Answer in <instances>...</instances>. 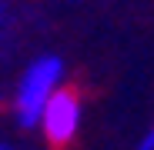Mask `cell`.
I'll return each mask as SVG.
<instances>
[{
  "mask_svg": "<svg viewBox=\"0 0 154 150\" xmlns=\"http://www.w3.org/2000/svg\"><path fill=\"white\" fill-rule=\"evenodd\" d=\"M60 80H64V60L57 54H44L27 63L14 90V117L20 127H37L47 100L64 87Z\"/></svg>",
  "mask_w": 154,
  "mask_h": 150,
  "instance_id": "obj_1",
  "label": "cell"
},
{
  "mask_svg": "<svg viewBox=\"0 0 154 150\" xmlns=\"http://www.w3.org/2000/svg\"><path fill=\"white\" fill-rule=\"evenodd\" d=\"M81 120H84V104H81V93L74 87H60L54 97L47 100V107L37 120V127L44 130V140L54 147V150H64L74 143L77 130H81Z\"/></svg>",
  "mask_w": 154,
  "mask_h": 150,
  "instance_id": "obj_2",
  "label": "cell"
},
{
  "mask_svg": "<svg viewBox=\"0 0 154 150\" xmlns=\"http://www.w3.org/2000/svg\"><path fill=\"white\" fill-rule=\"evenodd\" d=\"M137 150H154V127L141 137V143H137Z\"/></svg>",
  "mask_w": 154,
  "mask_h": 150,
  "instance_id": "obj_3",
  "label": "cell"
},
{
  "mask_svg": "<svg viewBox=\"0 0 154 150\" xmlns=\"http://www.w3.org/2000/svg\"><path fill=\"white\" fill-rule=\"evenodd\" d=\"M0 150H14V147H7V143H0Z\"/></svg>",
  "mask_w": 154,
  "mask_h": 150,
  "instance_id": "obj_4",
  "label": "cell"
},
{
  "mask_svg": "<svg viewBox=\"0 0 154 150\" xmlns=\"http://www.w3.org/2000/svg\"><path fill=\"white\" fill-rule=\"evenodd\" d=\"M74 4H77V0H74Z\"/></svg>",
  "mask_w": 154,
  "mask_h": 150,
  "instance_id": "obj_5",
  "label": "cell"
},
{
  "mask_svg": "<svg viewBox=\"0 0 154 150\" xmlns=\"http://www.w3.org/2000/svg\"><path fill=\"white\" fill-rule=\"evenodd\" d=\"M0 17H4V13H0Z\"/></svg>",
  "mask_w": 154,
  "mask_h": 150,
  "instance_id": "obj_6",
  "label": "cell"
}]
</instances>
